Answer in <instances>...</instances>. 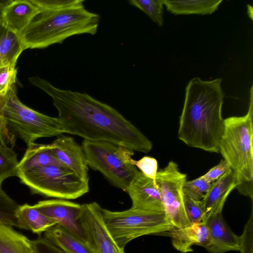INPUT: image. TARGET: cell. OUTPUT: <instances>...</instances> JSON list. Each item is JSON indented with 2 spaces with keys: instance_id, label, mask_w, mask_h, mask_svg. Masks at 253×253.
<instances>
[{
  "instance_id": "13",
  "label": "cell",
  "mask_w": 253,
  "mask_h": 253,
  "mask_svg": "<svg viewBox=\"0 0 253 253\" xmlns=\"http://www.w3.org/2000/svg\"><path fill=\"white\" fill-rule=\"evenodd\" d=\"M58 160L72 170L80 179L88 181V167L82 146L70 136L59 135L51 143Z\"/></svg>"
},
{
  "instance_id": "9",
  "label": "cell",
  "mask_w": 253,
  "mask_h": 253,
  "mask_svg": "<svg viewBox=\"0 0 253 253\" xmlns=\"http://www.w3.org/2000/svg\"><path fill=\"white\" fill-rule=\"evenodd\" d=\"M186 174L181 172L177 164L170 161L163 169L158 171L156 183L159 190L164 213L175 228L191 225L184 203L183 186Z\"/></svg>"
},
{
  "instance_id": "17",
  "label": "cell",
  "mask_w": 253,
  "mask_h": 253,
  "mask_svg": "<svg viewBox=\"0 0 253 253\" xmlns=\"http://www.w3.org/2000/svg\"><path fill=\"white\" fill-rule=\"evenodd\" d=\"M167 233L171 237L173 247L182 253L193 252L194 245L205 248L210 241L208 225L202 222L182 228H174Z\"/></svg>"
},
{
  "instance_id": "10",
  "label": "cell",
  "mask_w": 253,
  "mask_h": 253,
  "mask_svg": "<svg viewBox=\"0 0 253 253\" xmlns=\"http://www.w3.org/2000/svg\"><path fill=\"white\" fill-rule=\"evenodd\" d=\"M102 207L96 202L82 205L80 220L87 244L96 253H125L115 242L103 219Z\"/></svg>"
},
{
  "instance_id": "31",
  "label": "cell",
  "mask_w": 253,
  "mask_h": 253,
  "mask_svg": "<svg viewBox=\"0 0 253 253\" xmlns=\"http://www.w3.org/2000/svg\"><path fill=\"white\" fill-rule=\"evenodd\" d=\"M132 164L138 168L144 175L156 182L158 168L156 159L152 157L145 156L138 161L133 159Z\"/></svg>"
},
{
  "instance_id": "27",
  "label": "cell",
  "mask_w": 253,
  "mask_h": 253,
  "mask_svg": "<svg viewBox=\"0 0 253 253\" xmlns=\"http://www.w3.org/2000/svg\"><path fill=\"white\" fill-rule=\"evenodd\" d=\"M211 184L201 176L192 180L186 181L183 185V191L184 195L201 201L208 192Z\"/></svg>"
},
{
  "instance_id": "1",
  "label": "cell",
  "mask_w": 253,
  "mask_h": 253,
  "mask_svg": "<svg viewBox=\"0 0 253 253\" xmlns=\"http://www.w3.org/2000/svg\"><path fill=\"white\" fill-rule=\"evenodd\" d=\"M28 80L51 97L64 133L86 140L109 142L133 151L147 153L152 149V142L111 106L86 93L57 88L38 76Z\"/></svg>"
},
{
  "instance_id": "22",
  "label": "cell",
  "mask_w": 253,
  "mask_h": 253,
  "mask_svg": "<svg viewBox=\"0 0 253 253\" xmlns=\"http://www.w3.org/2000/svg\"><path fill=\"white\" fill-rule=\"evenodd\" d=\"M0 253H36L33 240L15 230L13 227L0 224Z\"/></svg>"
},
{
  "instance_id": "35",
  "label": "cell",
  "mask_w": 253,
  "mask_h": 253,
  "mask_svg": "<svg viewBox=\"0 0 253 253\" xmlns=\"http://www.w3.org/2000/svg\"><path fill=\"white\" fill-rule=\"evenodd\" d=\"M2 96H0V103H1V99H2Z\"/></svg>"
},
{
  "instance_id": "20",
  "label": "cell",
  "mask_w": 253,
  "mask_h": 253,
  "mask_svg": "<svg viewBox=\"0 0 253 253\" xmlns=\"http://www.w3.org/2000/svg\"><path fill=\"white\" fill-rule=\"evenodd\" d=\"M43 237L65 253H96L86 243L59 224L45 232Z\"/></svg>"
},
{
  "instance_id": "4",
  "label": "cell",
  "mask_w": 253,
  "mask_h": 253,
  "mask_svg": "<svg viewBox=\"0 0 253 253\" xmlns=\"http://www.w3.org/2000/svg\"><path fill=\"white\" fill-rule=\"evenodd\" d=\"M64 133L59 119L37 112L19 99L15 85L2 97L0 104V144L15 145L18 138L27 145L40 138Z\"/></svg>"
},
{
  "instance_id": "34",
  "label": "cell",
  "mask_w": 253,
  "mask_h": 253,
  "mask_svg": "<svg viewBox=\"0 0 253 253\" xmlns=\"http://www.w3.org/2000/svg\"><path fill=\"white\" fill-rule=\"evenodd\" d=\"M13 1V0H0V14Z\"/></svg>"
},
{
  "instance_id": "28",
  "label": "cell",
  "mask_w": 253,
  "mask_h": 253,
  "mask_svg": "<svg viewBox=\"0 0 253 253\" xmlns=\"http://www.w3.org/2000/svg\"><path fill=\"white\" fill-rule=\"evenodd\" d=\"M184 203L187 215L191 224L202 222L204 214L202 201H196L184 195Z\"/></svg>"
},
{
  "instance_id": "5",
  "label": "cell",
  "mask_w": 253,
  "mask_h": 253,
  "mask_svg": "<svg viewBox=\"0 0 253 253\" xmlns=\"http://www.w3.org/2000/svg\"><path fill=\"white\" fill-rule=\"evenodd\" d=\"M253 86L247 113L224 119L219 152L235 174L239 192L253 200Z\"/></svg>"
},
{
  "instance_id": "26",
  "label": "cell",
  "mask_w": 253,
  "mask_h": 253,
  "mask_svg": "<svg viewBox=\"0 0 253 253\" xmlns=\"http://www.w3.org/2000/svg\"><path fill=\"white\" fill-rule=\"evenodd\" d=\"M18 206L0 187V224L17 227L15 212Z\"/></svg>"
},
{
  "instance_id": "15",
  "label": "cell",
  "mask_w": 253,
  "mask_h": 253,
  "mask_svg": "<svg viewBox=\"0 0 253 253\" xmlns=\"http://www.w3.org/2000/svg\"><path fill=\"white\" fill-rule=\"evenodd\" d=\"M206 223L209 231L210 241L204 248L209 253L239 251V236L231 230L222 213L211 216Z\"/></svg>"
},
{
  "instance_id": "33",
  "label": "cell",
  "mask_w": 253,
  "mask_h": 253,
  "mask_svg": "<svg viewBox=\"0 0 253 253\" xmlns=\"http://www.w3.org/2000/svg\"><path fill=\"white\" fill-rule=\"evenodd\" d=\"M33 242L36 253H65L43 237H38Z\"/></svg>"
},
{
  "instance_id": "32",
  "label": "cell",
  "mask_w": 253,
  "mask_h": 253,
  "mask_svg": "<svg viewBox=\"0 0 253 253\" xmlns=\"http://www.w3.org/2000/svg\"><path fill=\"white\" fill-rule=\"evenodd\" d=\"M230 169L228 163L223 159L201 176L212 183L220 178Z\"/></svg>"
},
{
  "instance_id": "8",
  "label": "cell",
  "mask_w": 253,
  "mask_h": 253,
  "mask_svg": "<svg viewBox=\"0 0 253 253\" xmlns=\"http://www.w3.org/2000/svg\"><path fill=\"white\" fill-rule=\"evenodd\" d=\"M104 223L112 238L121 248L134 239L144 235L168 232L174 227L164 213L129 209L111 211L101 209Z\"/></svg>"
},
{
  "instance_id": "2",
  "label": "cell",
  "mask_w": 253,
  "mask_h": 253,
  "mask_svg": "<svg viewBox=\"0 0 253 253\" xmlns=\"http://www.w3.org/2000/svg\"><path fill=\"white\" fill-rule=\"evenodd\" d=\"M221 82L220 78L203 81L195 77L187 85L177 135L187 145L219 153L224 126Z\"/></svg>"
},
{
  "instance_id": "25",
  "label": "cell",
  "mask_w": 253,
  "mask_h": 253,
  "mask_svg": "<svg viewBox=\"0 0 253 253\" xmlns=\"http://www.w3.org/2000/svg\"><path fill=\"white\" fill-rule=\"evenodd\" d=\"M128 2L144 12L158 26H163V0H130Z\"/></svg>"
},
{
  "instance_id": "19",
  "label": "cell",
  "mask_w": 253,
  "mask_h": 253,
  "mask_svg": "<svg viewBox=\"0 0 253 253\" xmlns=\"http://www.w3.org/2000/svg\"><path fill=\"white\" fill-rule=\"evenodd\" d=\"M15 216L17 227L41 235L57 224L52 220L27 204L19 205Z\"/></svg>"
},
{
  "instance_id": "24",
  "label": "cell",
  "mask_w": 253,
  "mask_h": 253,
  "mask_svg": "<svg viewBox=\"0 0 253 253\" xmlns=\"http://www.w3.org/2000/svg\"><path fill=\"white\" fill-rule=\"evenodd\" d=\"M18 163L13 148L7 144H0V187L6 178L17 176Z\"/></svg>"
},
{
  "instance_id": "23",
  "label": "cell",
  "mask_w": 253,
  "mask_h": 253,
  "mask_svg": "<svg viewBox=\"0 0 253 253\" xmlns=\"http://www.w3.org/2000/svg\"><path fill=\"white\" fill-rule=\"evenodd\" d=\"M222 2V0H163L167 10L174 15L211 14L218 9Z\"/></svg>"
},
{
  "instance_id": "18",
  "label": "cell",
  "mask_w": 253,
  "mask_h": 253,
  "mask_svg": "<svg viewBox=\"0 0 253 253\" xmlns=\"http://www.w3.org/2000/svg\"><path fill=\"white\" fill-rule=\"evenodd\" d=\"M25 49L21 36L5 26L0 18V68L15 67L18 57Z\"/></svg>"
},
{
  "instance_id": "29",
  "label": "cell",
  "mask_w": 253,
  "mask_h": 253,
  "mask_svg": "<svg viewBox=\"0 0 253 253\" xmlns=\"http://www.w3.org/2000/svg\"><path fill=\"white\" fill-rule=\"evenodd\" d=\"M17 73V69L15 67L6 66L0 68V96H5L15 84Z\"/></svg>"
},
{
  "instance_id": "11",
  "label": "cell",
  "mask_w": 253,
  "mask_h": 253,
  "mask_svg": "<svg viewBox=\"0 0 253 253\" xmlns=\"http://www.w3.org/2000/svg\"><path fill=\"white\" fill-rule=\"evenodd\" d=\"M39 211L87 244L80 220L82 205L64 199L42 200L33 205Z\"/></svg>"
},
{
  "instance_id": "21",
  "label": "cell",
  "mask_w": 253,
  "mask_h": 253,
  "mask_svg": "<svg viewBox=\"0 0 253 253\" xmlns=\"http://www.w3.org/2000/svg\"><path fill=\"white\" fill-rule=\"evenodd\" d=\"M50 165H63L53 153L51 144L34 142L27 145L24 155L18 163V173L38 167Z\"/></svg>"
},
{
  "instance_id": "30",
  "label": "cell",
  "mask_w": 253,
  "mask_h": 253,
  "mask_svg": "<svg viewBox=\"0 0 253 253\" xmlns=\"http://www.w3.org/2000/svg\"><path fill=\"white\" fill-rule=\"evenodd\" d=\"M241 253H253V212L246 223L239 236V251Z\"/></svg>"
},
{
  "instance_id": "12",
  "label": "cell",
  "mask_w": 253,
  "mask_h": 253,
  "mask_svg": "<svg viewBox=\"0 0 253 253\" xmlns=\"http://www.w3.org/2000/svg\"><path fill=\"white\" fill-rule=\"evenodd\" d=\"M126 192L132 202L133 210L164 213L158 188L152 179L138 171L128 186Z\"/></svg>"
},
{
  "instance_id": "6",
  "label": "cell",
  "mask_w": 253,
  "mask_h": 253,
  "mask_svg": "<svg viewBox=\"0 0 253 253\" xmlns=\"http://www.w3.org/2000/svg\"><path fill=\"white\" fill-rule=\"evenodd\" d=\"M82 147L88 167L99 171L115 186L126 192L139 171L132 164L134 151L103 141L84 140Z\"/></svg>"
},
{
  "instance_id": "7",
  "label": "cell",
  "mask_w": 253,
  "mask_h": 253,
  "mask_svg": "<svg viewBox=\"0 0 253 253\" xmlns=\"http://www.w3.org/2000/svg\"><path fill=\"white\" fill-rule=\"evenodd\" d=\"M17 176L32 194L46 197L73 200L89 190V181L82 180L63 165L38 167L19 172Z\"/></svg>"
},
{
  "instance_id": "3",
  "label": "cell",
  "mask_w": 253,
  "mask_h": 253,
  "mask_svg": "<svg viewBox=\"0 0 253 253\" xmlns=\"http://www.w3.org/2000/svg\"><path fill=\"white\" fill-rule=\"evenodd\" d=\"M40 10L21 36L25 48L41 49L81 34L95 35L100 16L83 0H33Z\"/></svg>"
},
{
  "instance_id": "14",
  "label": "cell",
  "mask_w": 253,
  "mask_h": 253,
  "mask_svg": "<svg viewBox=\"0 0 253 253\" xmlns=\"http://www.w3.org/2000/svg\"><path fill=\"white\" fill-rule=\"evenodd\" d=\"M238 184L237 178L231 169L211 183L208 192L201 200L204 211L202 222L206 223L211 216L222 213L228 196Z\"/></svg>"
},
{
  "instance_id": "16",
  "label": "cell",
  "mask_w": 253,
  "mask_h": 253,
  "mask_svg": "<svg viewBox=\"0 0 253 253\" xmlns=\"http://www.w3.org/2000/svg\"><path fill=\"white\" fill-rule=\"evenodd\" d=\"M39 10L33 0H16L2 11L0 18L5 26L21 36Z\"/></svg>"
}]
</instances>
